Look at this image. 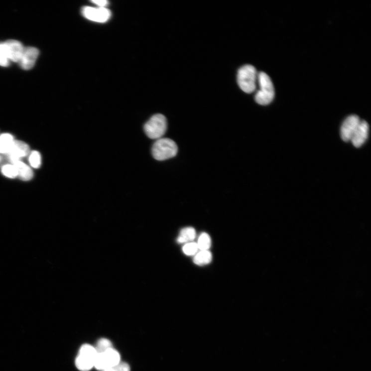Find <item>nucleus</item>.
Returning <instances> with one entry per match:
<instances>
[{"mask_svg": "<svg viewBox=\"0 0 371 371\" xmlns=\"http://www.w3.org/2000/svg\"><path fill=\"white\" fill-rule=\"evenodd\" d=\"M11 164L16 168L18 171V176L21 180L28 181L32 179L33 177V171L20 160L14 161L11 162Z\"/></svg>", "mask_w": 371, "mask_h": 371, "instance_id": "obj_13", "label": "nucleus"}, {"mask_svg": "<svg viewBox=\"0 0 371 371\" xmlns=\"http://www.w3.org/2000/svg\"><path fill=\"white\" fill-rule=\"evenodd\" d=\"M121 355L114 348L110 349L98 354L95 367L99 371H104L113 368L121 362Z\"/></svg>", "mask_w": 371, "mask_h": 371, "instance_id": "obj_6", "label": "nucleus"}, {"mask_svg": "<svg viewBox=\"0 0 371 371\" xmlns=\"http://www.w3.org/2000/svg\"><path fill=\"white\" fill-rule=\"evenodd\" d=\"M361 121L357 115H353L347 117L341 127V138L346 142L351 141L354 133L359 127Z\"/></svg>", "mask_w": 371, "mask_h": 371, "instance_id": "obj_8", "label": "nucleus"}, {"mask_svg": "<svg viewBox=\"0 0 371 371\" xmlns=\"http://www.w3.org/2000/svg\"><path fill=\"white\" fill-rule=\"evenodd\" d=\"M211 237L207 233H202L199 237L197 245L201 250H208L211 247Z\"/></svg>", "mask_w": 371, "mask_h": 371, "instance_id": "obj_17", "label": "nucleus"}, {"mask_svg": "<svg viewBox=\"0 0 371 371\" xmlns=\"http://www.w3.org/2000/svg\"><path fill=\"white\" fill-rule=\"evenodd\" d=\"M92 2L100 7H106L109 4V2L106 0H95Z\"/></svg>", "mask_w": 371, "mask_h": 371, "instance_id": "obj_24", "label": "nucleus"}, {"mask_svg": "<svg viewBox=\"0 0 371 371\" xmlns=\"http://www.w3.org/2000/svg\"><path fill=\"white\" fill-rule=\"evenodd\" d=\"M14 141L9 133H3L0 136V153L7 154Z\"/></svg>", "mask_w": 371, "mask_h": 371, "instance_id": "obj_15", "label": "nucleus"}, {"mask_svg": "<svg viewBox=\"0 0 371 371\" xmlns=\"http://www.w3.org/2000/svg\"><path fill=\"white\" fill-rule=\"evenodd\" d=\"M9 59L4 43H0V66L9 65Z\"/></svg>", "mask_w": 371, "mask_h": 371, "instance_id": "obj_19", "label": "nucleus"}, {"mask_svg": "<svg viewBox=\"0 0 371 371\" xmlns=\"http://www.w3.org/2000/svg\"><path fill=\"white\" fill-rule=\"evenodd\" d=\"M38 55L37 49L34 47L24 48L18 63L23 69H31L34 66Z\"/></svg>", "mask_w": 371, "mask_h": 371, "instance_id": "obj_9", "label": "nucleus"}, {"mask_svg": "<svg viewBox=\"0 0 371 371\" xmlns=\"http://www.w3.org/2000/svg\"><path fill=\"white\" fill-rule=\"evenodd\" d=\"M258 73L256 68L250 65L242 67L237 73V82L241 90L247 94H251L256 90Z\"/></svg>", "mask_w": 371, "mask_h": 371, "instance_id": "obj_2", "label": "nucleus"}, {"mask_svg": "<svg viewBox=\"0 0 371 371\" xmlns=\"http://www.w3.org/2000/svg\"><path fill=\"white\" fill-rule=\"evenodd\" d=\"M167 121L163 115L158 114L151 117L144 125L146 135L152 139H159L165 134L167 129Z\"/></svg>", "mask_w": 371, "mask_h": 371, "instance_id": "obj_4", "label": "nucleus"}, {"mask_svg": "<svg viewBox=\"0 0 371 371\" xmlns=\"http://www.w3.org/2000/svg\"><path fill=\"white\" fill-rule=\"evenodd\" d=\"M212 260V255L209 250H201L196 254L194 262L198 265H204L210 263Z\"/></svg>", "mask_w": 371, "mask_h": 371, "instance_id": "obj_16", "label": "nucleus"}, {"mask_svg": "<svg viewBox=\"0 0 371 371\" xmlns=\"http://www.w3.org/2000/svg\"><path fill=\"white\" fill-rule=\"evenodd\" d=\"M113 348V345L111 341L106 338H102L98 341L96 348H95L98 354L103 353Z\"/></svg>", "mask_w": 371, "mask_h": 371, "instance_id": "obj_18", "label": "nucleus"}, {"mask_svg": "<svg viewBox=\"0 0 371 371\" xmlns=\"http://www.w3.org/2000/svg\"><path fill=\"white\" fill-rule=\"evenodd\" d=\"M4 43L9 60L13 62H19L24 48L21 43L15 40H9Z\"/></svg>", "mask_w": 371, "mask_h": 371, "instance_id": "obj_12", "label": "nucleus"}, {"mask_svg": "<svg viewBox=\"0 0 371 371\" xmlns=\"http://www.w3.org/2000/svg\"><path fill=\"white\" fill-rule=\"evenodd\" d=\"M98 353L95 347L85 344L80 348L76 360V365L81 371H88L95 367Z\"/></svg>", "mask_w": 371, "mask_h": 371, "instance_id": "obj_5", "label": "nucleus"}, {"mask_svg": "<svg viewBox=\"0 0 371 371\" xmlns=\"http://www.w3.org/2000/svg\"><path fill=\"white\" fill-rule=\"evenodd\" d=\"M178 152L176 143L172 139L161 138L156 140L152 148L153 157L157 160L163 161L175 157Z\"/></svg>", "mask_w": 371, "mask_h": 371, "instance_id": "obj_3", "label": "nucleus"}, {"mask_svg": "<svg viewBox=\"0 0 371 371\" xmlns=\"http://www.w3.org/2000/svg\"><path fill=\"white\" fill-rule=\"evenodd\" d=\"M2 173L7 177L15 178L18 176V171L15 167L12 165H6L2 168Z\"/></svg>", "mask_w": 371, "mask_h": 371, "instance_id": "obj_20", "label": "nucleus"}, {"mask_svg": "<svg viewBox=\"0 0 371 371\" xmlns=\"http://www.w3.org/2000/svg\"><path fill=\"white\" fill-rule=\"evenodd\" d=\"M196 237L195 230L191 227L183 229L178 237L177 242L179 243H186L194 241Z\"/></svg>", "mask_w": 371, "mask_h": 371, "instance_id": "obj_14", "label": "nucleus"}, {"mask_svg": "<svg viewBox=\"0 0 371 371\" xmlns=\"http://www.w3.org/2000/svg\"><path fill=\"white\" fill-rule=\"evenodd\" d=\"M29 163L34 168L38 169L41 166V156L37 151H33L31 153L29 158Z\"/></svg>", "mask_w": 371, "mask_h": 371, "instance_id": "obj_22", "label": "nucleus"}, {"mask_svg": "<svg viewBox=\"0 0 371 371\" xmlns=\"http://www.w3.org/2000/svg\"><path fill=\"white\" fill-rule=\"evenodd\" d=\"M257 83L259 89L255 96L256 102L261 106L269 105L275 96L274 87L271 78L265 72H260L258 73Z\"/></svg>", "mask_w": 371, "mask_h": 371, "instance_id": "obj_1", "label": "nucleus"}, {"mask_svg": "<svg viewBox=\"0 0 371 371\" xmlns=\"http://www.w3.org/2000/svg\"><path fill=\"white\" fill-rule=\"evenodd\" d=\"M82 12L86 19L99 23H105L111 17V12L107 7L85 6Z\"/></svg>", "mask_w": 371, "mask_h": 371, "instance_id": "obj_7", "label": "nucleus"}, {"mask_svg": "<svg viewBox=\"0 0 371 371\" xmlns=\"http://www.w3.org/2000/svg\"><path fill=\"white\" fill-rule=\"evenodd\" d=\"M369 132L368 124L362 121L359 127L356 129L352 137L351 141L356 147H360L367 141Z\"/></svg>", "mask_w": 371, "mask_h": 371, "instance_id": "obj_11", "label": "nucleus"}, {"mask_svg": "<svg viewBox=\"0 0 371 371\" xmlns=\"http://www.w3.org/2000/svg\"><path fill=\"white\" fill-rule=\"evenodd\" d=\"M198 249V245L196 243H188L183 248L184 253L189 256L195 255Z\"/></svg>", "mask_w": 371, "mask_h": 371, "instance_id": "obj_21", "label": "nucleus"}, {"mask_svg": "<svg viewBox=\"0 0 371 371\" xmlns=\"http://www.w3.org/2000/svg\"><path fill=\"white\" fill-rule=\"evenodd\" d=\"M1 157H0V161H1Z\"/></svg>", "mask_w": 371, "mask_h": 371, "instance_id": "obj_25", "label": "nucleus"}, {"mask_svg": "<svg viewBox=\"0 0 371 371\" xmlns=\"http://www.w3.org/2000/svg\"><path fill=\"white\" fill-rule=\"evenodd\" d=\"M29 153V147L25 142L13 141L10 150L7 154L10 162L20 160V158L27 156Z\"/></svg>", "mask_w": 371, "mask_h": 371, "instance_id": "obj_10", "label": "nucleus"}, {"mask_svg": "<svg viewBox=\"0 0 371 371\" xmlns=\"http://www.w3.org/2000/svg\"><path fill=\"white\" fill-rule=\"evenodd\" d=\"M104 371H130V368L128 364L121 362L116 366Z\"/></svg>", "mask_w": 371, "mask_h": 371, "instance_id": "obj_23", "label": "nucleus"}]
</instances>
